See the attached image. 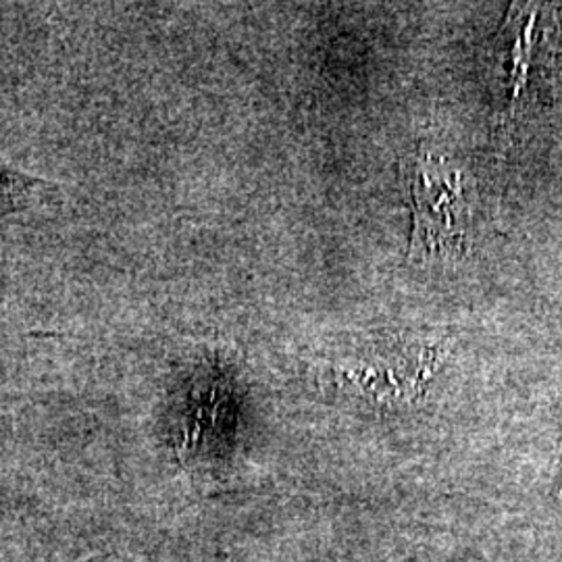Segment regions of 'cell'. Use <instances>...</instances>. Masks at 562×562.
<instances>
[{
	"mask_svg": "<svg viewBox=\"0 0 562 562\" xmlns=\"http://www.w3.org/2000/svg\"><path fill=\"white\" fill-rule=\"evenodd\" d=\"M413 199L411 255L419 261H452L471 244V186L443 157L417 153L406 165Z\"/></svg>",
	"mask_w": 562,
	"mask_h": 562,
	"instance_id": "6da1fadb",
	"label": "cell"
},
{
	"mask_svg": "<svg viewBox=\"0 0 562 562\" xmlns=\"http://www.w3.org/2000/svg\"><path fill=\"white\" fill-rule=\"evenodd\" d=\"M533 4H515L504 21L494 48V94L501 127H510L522 115V106L538 67L540 11Z\"/></svg>",
	"mask_w": 562,
	"mask_h": 562,
	"instance_id": "7a4b0ae2",
	"label": "cell"
},
{
	"mask_svg": "<svg viewBox=\"0 0 562 562\" xmlns=\"http://www.w3.org/2000/svg\"><path fill=\"white\" fill-rule=\"evenodd\" d=\"M440 359V344L413 340L378 348L371 355H362L348 371V382L361 385L375 398H406L422 390L423 382L436 371Z\"/></svg>",
	"mask_w": 562,
	"mask_h": 562,
	"instance_id": "3957f363",
	"label": "cell"
},
{
	"mask_svg": "<svg viewBox=\"0 0 562 562\" xmlns=\"http://www.w3.org/2000/svg\"><path fill=\"white\" fill-rule=\"evenodd\" d=\"M34 186H38V181L30 180L23 173L0 165V215L18 211L20 206L27 204L32 199Z\"/></svg>",
	"mask_w": 562,
	"mask_h": 562,
	"instance_id": "277c9868",
	"label": "cell"
},
{
	"mask_svg": "<svg viewBox=\"0 0 562 562\" xmlns=\"http://www.w3.org/2000/svg\"><path fill=\"white\" fill-rule=\"evenodd\" d=\"M559 492H561V496H562V477H561V490H559Z\"/></svg>",
	"mask_w": 562,
	"mask_h": 562,
	"instance_id": "5b68a950",
	"label": "cell"
}]
</instances>
